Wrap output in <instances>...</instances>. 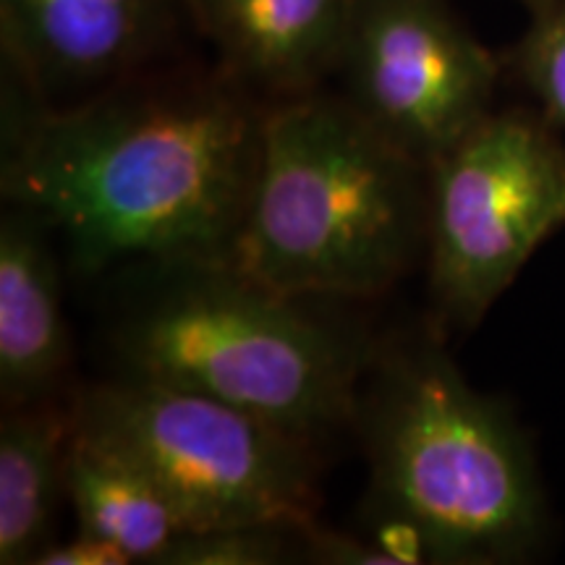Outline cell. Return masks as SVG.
Instances as JSON below:
<instances>
[{
  "instance_id": "1",
  "label": "cell",
  "mask_w": 565,
  "mask_h": 565,
  "mask_svg": "<svg viewBox=\"0 0 565 565\" xmlns=\"http://www.w3.org/2000/svg\"><path fill=\"white\" fill-rule=\"evenodd\" d=\"M263 118L212 84L113 89L6 113L0 189L66 244L76 270L228 265Z\"/></svg>"
},
{
  "instance_id": "2",
  "label": "cell",
  "mask_w": 565,
  "mask_h": 565,
  "mask_svg": "<svg viewBox=\"0 0 565 565\" xmlns=\"http://www.w3.org/2000/svg\"><path fill=\"white\" fill-rule=\"evenodd\" d=\"M427 244V168L345 100L296 97L263 141L228 265L291 299L383 294Z\"/></svg>"
},
{
  "instance_id": "3",
  "label": "cell",
  "mask_w": 565,
  "mask_h": 565,
  "mask_svg": "<svg viewBox=\"0 0 565 565\" xmlns=\"http://www.w3.org/2000/svg\"><path fill=\"white\" fill-rule=\"evenodd\" d=\"M372 505L414 563L524 555L542 529V492L524 437L440 351L383 364L366 414Z\"/></svg>"
},
{
  "instance_id": "4",
  "label": "cell",
  "mask_w": 565,
  "mask_h": 565,
  "mask_svg": "<svg viewBox=\"0 0 565 565\" xmlns=\"http://www.w3.org/2000/svg\"><path fill=\"white\" fill-rule=\"evenodd\" d=\"M160 273L162 286L118 333L126 374L210 395L307 440L351 419L356 351L299 299L231 265Z\"/></svg>"
},
{
  "instance_id": "5",
  "label": "cell",
  "mask_w": 565,
  "mask_h": 565,
  "mask_svg": "<svg viewBox=\"0 0 565 565\" xmlns=\"http://www.w3.org/2000/svg\"><path fill=\"white\" fill-rule=\"evenodd\" d=\"M71 419L79 433L147 471L189 532L315 521L312 440L242 408L126 374L87 387Z\"/></svg>"
},
{
  "instance_id": "6",
  "label": "cell",
  "mask_w": 565,
  "mask_h": 565,
  "mask_svg": "<svg viewBox=\"0 0 565 565\" xmlns=\"http://www.w3.org/2000/svg\"><path fill=\"white\" fill-rule=\"evenodd\" d=\"M565 223V147L521 116H484L427 168L437 303L477 322Z\"/></svg>"
},
{
  "instance_id": "7",
  "label": "cell",
  "mask_w": 565,
  "mask_h": 565,
  "mask_svg": "<svg viewBox=\"0 0 565 565\" xmlns=\"http://www.w3.org/2000/svg\"><path fill=\"white\" fill-rule=\"evenodd\" d=\"M338 68L345 103L422 168L482 121L494 84L492 58L440 0H356Z\"/></svg>"
},
{
  "instance_id": "8",
  "label": "cell",
  "mask_w": 565,
  "mask_h": 565,
  "mask_svg": "<svg viewBox=\"0 0 565 565\" xmlns=\"http://www.w3.org/2000/svg\"><path fill=\"white\" fill-rule=\"evenodd\" d=\"M166 11L168 0H0L3 51L30 95L51 105L134 66Z\"/></svg>"
},
{
  "instance_id": "9",
  "label": "cell",
  "mask_w": 565,
  "mask_h": 565,
  "mask_svg": "<svg viewBox=\"0 0 565 565\" xmlns=\"http://www.w3.org/2000/svg\"><path fill=\"white\" fill-rule=\"evenodd\" d=\"M55 233L9 204L0 221V393L6 406L40 404L68 364Z\"/></svg>"
},
{
  "instance_id": "10",
  "label": "cell",
  "mask_w": 565,
  "mask_h": 565,
  "mask_svg": "<svg viewBox=\"0 0 565 565\" xmlns=\"http://www.w3.org/2000/svg\"><path fill=\"white\" fill-rule=\"evenodd\" d=\"M228 68L280 92L341 66L356 0H189Z\"/></svg>"
},
{
  "instance_id": "11",
  "label": "cell",
  "mask_w": 565,
  "mask_h": 565,
  "mask_svg": "<svg viewBox=\"0 0 565 565\" xmlns=\"http://www.w3.org/2000/svg\"><path fill=\"white\" fill-rule=\"evenodd\" d=\"M66 498L79 532L113 542L134 563L158 565L189 532L171 498L147 471L76 427L66 454Z\"/></svg>"
},
{
  "instance_id": "12",
  "label": "cell",
  "mask_w": 565,
  "mask_h": 565,
  "mask_svg": "<svg viewBox=\"0 0 565 565\" xmlns=\"http://www.w3.org/2000/svg\"><path fill=\"white\" fill-rule=\"evenodd\" d=\"M74 422L40 404L13 406L0 424V563L34 565L53 542L66 498Z\"/></svg>"
},
{
  "instance_id": "13",
  "label": "cell",
  "mask_w": 565,
  "mask_h": 565,
  "mask_svg": "<svg viewBox=\"0 0 565 565\" xmlns=\"http://www.w3.org/2000/svg\"><path fill=\"white\" fill-rule=\"evenodd\" d=\"M312 524L252 521L186 532L158 565H275L296 561L294 555L303 561V536Z\"/></svg>"
},
{
  "instance_id": "14",
  "label": "cell",
  "mask_w": 565,
  "mask_h": 565,
  "mask_svg": "<svg viewBox=\"0 0 565 565\" xmlns=\"http://www.w3.org/2000/svg\"><path fill=\"white\" fill-rule=\"evenodd\" d=\"M524 71L550 118L565 131V0H553L529 32Z\"/></svg>"
},
{
  "instance_id": "15",
  "label": "cell",
  "mask_w": 565,
  "mask_h": 565,
  "mask_svg": "<svg viewBox=\"0 0 565 565\" xmlns=\"http://www.w3.org/2000/svg\"><path fill=\"white\" fill-rule=\"evenodd\" d=\"M303 561L328 565H398L414 563L404 550L395 545H374L356 536L324 532L320 526H309L303 536Z\"/></svg>"
},
{
  "instance_id": "16",
  "label": "cell",
  "mask_w": 565,
  "mask_h": 565,
  "mask_svg": "<svg viewBox=\"0 0 565 565\" xmlns=\"http://www.w3.org/2000/svg\"><path fill=\"white\" fill-rule=\"evenodd\" d=\"M131 555L103 536L76 532L74 540L51 542L34 565H129Z\"/></svg>"
}]
</instances>
